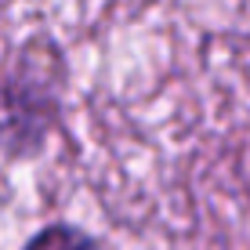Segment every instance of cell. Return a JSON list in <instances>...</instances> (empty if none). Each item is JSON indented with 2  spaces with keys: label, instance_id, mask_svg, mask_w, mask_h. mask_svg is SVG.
Here are the masks:
<instances>
[{
  "label": "cell",
  "instance_id": "obj_1",
  "mask_svg": "<svg viewBox=\"0 0 250 250\" xmlns=\"http://www.w3.org/2000/svg\"><path fill=\"white\" fill-rule=\"evenodd\" d=\"M58 116V98L47 80L19 73L0 80V149L7 156H33L47 142Z\"/></svg>",
  "mask_w": 250,
  "mask_h": 250
},
{
  "label": "cell",
  "instance_id": "obj_2",
  "mask_svg": "<svg viewBox=\"0 0 250 250\" xmlns=\"http://www.w3.org/2000/svg\"><path fill=\"white\" fill-rule=\"evenodd\" d=\"M22 250H102V243L73 225H51L44 232H37Z\"/></svg>",
  "mask_w": 250,
  "mask_h": 250
}]
</instances>
